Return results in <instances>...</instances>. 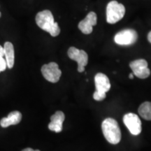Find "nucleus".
Instances as JSON below:
<instances>
[{
  "label": "nucleus",
  "mask_w": 151,
  "mask_h": 151,
  "mask_svg": "<svg viewBox=\"0 0 151 151\" xmlns=\"http://www.w3.org/2000/svg\"><path fill=\"white\" fill-rule=\"evenodd\" d=\"M96 92L101 94H106L111 89L110 81L106 75L102 73H98L94 77Z\"/></svg>",
  "instance_id": "obj_10"
},
{
  "label": "nucleus",
  "mask_w": 151,
  "mask_h": 151,
  "mask_svg": "<svg viewBox=\"0 0 151 151\" xmlns=\"http://www.w3.org/2000/svg\"><path fill=\"white\" fill-rule=\"evenodd\" d=\"M123 122L132 135L137 136L141 132V121L137 115L132 113H127L123 117Z\"/></svg>",
  "instance_id": "obj_7"
},
{
  "label": "nucleus",
  "mask_w": 151,
  "mask_h": 151,
  "mask_svg": "<svg viewBox=\"0 0 151 151\" xmlns=\"http://www.w3.org/2000/svg\"><path fill=\"white\" fill-rule=\"evenodd\" d=\"M129 67L134 75L139 78L145 79L150 75V70L148 67V62L146 60H136L129 63Z\"/></svg>",
  "instance_id": "obj_8"
},
{
  "label": "nucleus",
  "mask_w": 151,
  "mask_h": 151,
  "mask_svg": "<svg viewBox=\"0 0 151 151\" xmlns=\"http://www.w3.org/2000/svg\"><path fill=\"white\" fill-rule=\"evenodd\" d=\"M97 23V16L93 11L90 12L87 15V16L83 20L78 23V29L84 35H90L92 32L93 26Z\"/></svg>",
  "instance_id": "obj_9"
},
{
  "label": "nucleus",
  "mask_w": 151,
  "mask_h": 151,
  "mask_svg": "<svg viewBox=\"0 0 151 151\" xmlns=\"http://www.w3.org/2000/svg\"><path fill=\"white\" fill-rule=\"evenodd\" d=\"M0 17H1V13H0Z\"/></svg>",
  "instance_id": "obj_20"
},
{
  "label": "nucleus",
  "mask_w": 151,
  "mask_h": 151,
  "mask_svg": "<svg viewBox=\"0 0 151 151\" xmlns=\"http://www.w3.org/2000/svg\"><path fill=\"white\" fill-rule=\"evenodd\" d=\"M134 73H130L129 74V78L130 79H133L134 78Z\"/></svg>",
  "instance_id": "obj_19"
},
{
  "label": "nucleus",
  "mask_w": 151,
  "mask_h": 151,
  "mask_svg": "<svg viewBox=\"0 0 151 151\" xmlns=\"http://www.w3.org/2000/svg\"><path fill=\"white\" fill-rule=\"evenodd\" d=\"M41 73L46 80L52 83L58 82L62 75L59 66L54 62L43 65L41 67Z\"/></svg>",
  "instance_id": "obj_5"
},
{
  "label": "nucleus",
  "mask_w": 151,
  "mask_h": 151,
  "mask_svg": "<svg viewBox=\"0 0 151 151\" xmlns=\"http://www.w3.org/2000/svg\"><path fill=\"white\" fill-rule=\"evenodd\" d=\"M22 151H40L39 150H33L32 148H27L24 150H22Z\"/></svg>",
  "instance_id": "obj_17"
},
{
  "label": "nucleus",
  "mask_w": 151,
  "mask_h": 151,
  "mask_svg": "<svg viewBox=\"0 0 151 151\" xmlns=\"http://www.w3.org/2000/svg\"><path fill=\"white\" fill-rule=\"evenodd\" d=\"M148 40L149 42L151 43V31L148 33Z\"/></svg>",
  "instance_id": "obj_18"
},
{
  "label": "nucleus",
  "mask_w": 151,
  "mask_h": 151,
  "mask_svg": "<svg viewBox=\"0 0 151 151\" xmlns=\"http://www.w3.org/2000/svg\"><path fill=\"white\" fill-rule=\"evenodd\" d=\"M36 22L41 29L50 34L52 37H58L60 33V28L58 22H55L54 17L49 10L40 11L36 16Z\"/></svg>",
  "instance_id": "obj_1"
},
{
  "label": "nucleus",
  "mask_w": 151,
  "mask_h": 151,
  "mask_svg": "<svg viewBox=\"0 0 151 151\" xmlns=\"http://www.w3.org/2000/svg\"><path fill=\"white\" fill-rule=\"evenodd\" d=\"M7 67L6 61L4 59V47L0 46V72L5 71Z\"/></svg>",
  "instance_id": "obj_15"
},
{
  "label": "nucleus",
  "mask_w": 151,
  "mask_h": 151,
  "mask_svg": "<svg viewBox=\"0 0 151 151\" xmlns=\"http://www.w3.org/2000/svg\"><path fill=\"white\" fill-rule=\"evenodd\" d=\"M22 120V114L20 111H15L11 112L6 118H3L0 120V125L2 127H8L10 125L18 124Z\"/></svg>",
  "instance_id": "obj_12"
},
{
  "label": "nucleus",
  "mask_w": 151,
  "mask_h": 151,
  "mask_svg": "<svg viewBox=\"0 0 151 151\" xmlns=\"http://www.w3.org/2000/svg\"><path fill=\"white\" fill-rule=\"evenodd\" d=\"M101 129L105 139L109 143L116 145L121 140V132L118 122L113 118H108L101 124Z\"/></svg>",
  "instance_id": "obj_2"
},
{
  "label": "nucleus",
  "mask_w": 151,
  "mask_h": 151,
  "mask_svg": "<svg viewBox=\"0 0 151 151\" xmlns=\"http://www.w3.org/2000/svg\"><path fill=\"white\" fill-rule=\"evenodd\" d=\"M65 119V116L62 111H56L55 114L50 117V122L48 124V129L57 133L61 132L62 124Z\"/></svg>",
  "instance_id": "obj_11"
},
{
  "label": "nucleus",
  "mask_w": 151,
  "mask_h": 151,
  "mask_svg": "<svg viewBox=\"0 0 151 151\" xmlns=\"http://www.w3.org/2000/svg\"><path fill=\"white\" fill-rule=\"evenodd\" d=\"M138 112L141 118L146 120H151V102L145 101L141 104Z\"/></svg>",
  "instance_id": "obj_14"
},
{
  "label": "nucleus",
  "mask_w": 151,
  "mask_h": 151,
  "mask_svg": "<svg viewBox=\"0 0 151 151\" xmlns=\"http://www.w3.org/2000/svg\"><path fill=\"white\" fill-rule=\"evenodd\" d=\"M69 58L78 63V71L83 72L85 67L88 63V55L83 50H79L75 47H70L67 51Z\"/></svg>",
  "instance_id": "obj_6"
},
{
  "label": "nucleus",
  "mask_w": 151,
  "mask_h": 151,
  "mask_svg": "<svg viewBox=\"0 0 151 151\" xmlns=\"http://www.w3.org/2000/svg\"><path fill=\"white\" fill-rule=\"evenodd\" d=\"M4 57H6L7 67L12 69L14 67L15 60L14 48L12 43L11 42H6L4 46Z\"/></svg>",
  "instance_id": "obj_13"
},
{
  "label": "nucleus",
  "mask_w": 151,
  "mask_h": 151,
  "mask_svg": "<svg viewBox=\"0 0 151 151\" xmlns=\"http://www.w3.org/2000/svg\"><path fill=\"white\" fill-rule=\"evenodd\" d=\"M138 34L132 29H125L119 32L115 35L114 41L120 46H131L137 42Z\"/></svg>",
  "instance_id": "obj_4"
},
{
  "label": "nucleus",
  "mask_w": 151,
  "mask_h": 151,
  "mask_svg": "<svg viewBox=\"0 0 151 151\" xmlns=\"http://www.w3.org/2000/svg\"><path fill=\"white\" fill-rule=\"evenodd\" d=\"M125 14V7L117 1H111L106 6V21L109 24H115L122 20Z\"/></svg>",
  "instance_id": "obj_3"
},
{
  "label": "nucleus",
  "mask_w": 151,
  "mask_h": 151,
  "mask_svg": "<svg viewBox=\"0 0 151 151\" xmlns=\"http://www.w3.org/2000/svg\"><path fill=\"white\" fill-rule=\"evenodd\" d=\"M106 97V94H101V93H99L97 92H94L93 94V98L94 100L96 101H102Z\"/></svg>",
  "instance_id": "obj_16"
}]
</instances>
